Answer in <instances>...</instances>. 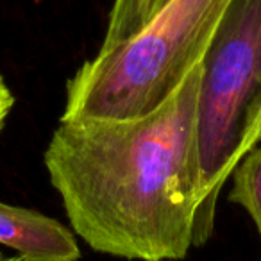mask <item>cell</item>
<instances>
[{
    "mask_svg": "<svg viewBox=\"0 0 261 261\" xmlns=\"http://www.w3.org/2000/svg\"><path fill=\"white\" fill-rule=\"evenodd\" d=\"M200 63L149 115L61 120L45 168L73 234L129 261H181L195 247Z\"/></svg>",
    "mask_w": 261,
    "mask_h": 261,
    "instance_id": "6da1fadb",
    "label": "cell"
},
{
    "mask_svg": "<svg viewBox=\"0 0 261 261\" xmlns=\"http://www.w3.org/2000/svg\"><path fill=\"white\" fill-rule=\"evenodd\" d=\"M229 0H167L130 38L86 61L66 83L61 120L149 115L202 59Z\"/></svg>",
    "mask_w": 261,
    "mask_h": 261,
    "instance_id": "7a4b0ae2",
    "label": "cell"
},
{
    "mask_svg": "<svg viewBox=\"0 0 261 261\" xmlns=\"http://www.w3.org/2000/svg\"><path fill=\"white\" fill-rule=\"evenodd\" d=\"M261 130V0H229L200 59L195 247L213 234L217 202Z\"/></svg>",
    "mask_w": 261,
    "mask_h": 261,
    "instance_id": "3957f363",
    "label": "cell"
},
{
    "mask_svg": "<svg viewBox=\"0 0 261 261\" xmlns=\"http://www.w3.org/2000/svg\"><path fill=\"white\" fill-rule=\"evenodd\" d=\"M0 245L25 261H79L72 229L29 207L0 202Z\"/></svg>",
    "mask_w": 261,
    "mask_h": 261,
    "instance_id": "277c9868",
    "label": "cell"
},
{
    "mask_svg": "<svg viewBox=\"0 0 261 261\" xmlns=\"http://www.w3.org/2000/svg\"><path fill=\"white\" fill-rule=\"evenodd\" d=\"M232 190L229 200L247 211L261 240V147L254 145L231 174Z\"/></svg>",
    "mask_w": 261,
    "mask_h": 261,
    "instance_id": "5b68a950",
    "label": "cell"
},
{
    "mask_svg": "<svg viewBox=\"0 0 261 261\" xmlns=\"http://www.w3.org/2000/svg\"><path fill=\"white\" fill-rule=\"evenodd\" d=\"M152 0H115L98 50H106L138 33L150 18Z\"/></svg>",
    "mask_w": 261,
    "mask_h": 261,
    "instance_id": "8992f818",
    "label": "cell"
},
{
    "mask_svg": "<svg viewBox=\"0 0 261 261\" xmlns=\"http://www.w3.org/2000/svg\"><path fill=\"white\" fill-rule=\"evenodd\" d=\"M13 104H15V97H13L11 90L8 88L6 81L0 75V129L4 125L6 118H8L9 111H11Z\"/></svg>",
    "mask_w": 261,
    "mask_h": 261,
    "instance_id": "52a82bcc",
    "label": "cell"
},
{
    "mask_svg": "<svg viewBox=\"0 0 261 261\" xmlns=\"http://www.w3.org/2000/svg\"><path fill=\"white\" fill-rule=\"evenodd\" d=\"M165 2H167V0H152V8H150V18H152V15L154 13H158L161 9V6L165 4ZM149 18V20H150Z\"/></svg>",
    "mask_w": 261,
    "mask_h": 261,
    "instance_id": "ba28073f",
    "label": "cell"
},
{
    "mask_svg": "<svg viewBox=\"0 0 261 261\" xmlns=\"http://www.w3.org/2000/svg\"><path fill=\"white\" fill-rule=\"evenodd\" d=\"M0 261H25L20 256H6L4 252H0Z\"/></svg>",
    "mask_w": 261,
    "mask_h": 261,
    "instance_id": "9c48e42d",
    "label": "cell"
},
{
    "mask_svg": "<svg viewBox=\"0 0 261 261\" xmlns=\"http://www.w3.org/2000/svg\"><path fill=\"white\" fill-rule=\"evenodd\" d=\"M257 143H261V133H259V138H257Z\"/></svg>",
    "mask_w": 261,
    "mask_h": 261,
    "instance_id": "30bf717a",
    "label": "cell"
},
{
    "mask_svg": "<svg viewBox=\"0 0 261 261\" xmlns=\"http://www.w3.org/2000/svg\"><path fill=\"white\" fill-rule=\"evenodd\" d=\"M259 133H261V130H259Z\"/></svg>",
    "mask_w": 261,
    "mask_h": 261,
    "instance_id": "8fae6325",
    "label": "cell"
}]
</instances>
